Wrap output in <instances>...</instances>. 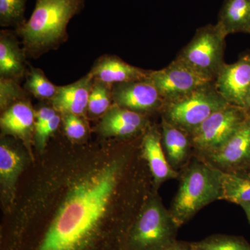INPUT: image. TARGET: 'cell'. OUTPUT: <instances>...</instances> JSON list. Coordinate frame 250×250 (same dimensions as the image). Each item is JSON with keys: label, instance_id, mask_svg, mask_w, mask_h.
Returning <instances> with one entry per match:
<instances>
[{"label": "cell", "instance_id": "obj_22", "mask_svg": "<svg viewBox=\"0 0 250 250\" xmlns=\"http://www.w3.org/2000/svg\"><path fill=\"white\" fill-rule=\"evenodd\" d=\"M27 0H0V25L17 28L25 22Z\"/></svg>", "mask_w": 250, "mask_h": 250}, {"label": "cell", "instance_id": "obj_15", "mask_svg": "<svg viewBox=\"0 0 250 250\" xmlns=\"http://www.w3.org/2000/svg\"><path fill=\"white\" fill-rule=\"evenodd\" d=\"M25 52L20 47L11 31L3 30L0 34V77L18 81L25 71Z\"/></svg>", "mask_w": 250, "mask_h": 250}, {"label": "cell", "instance_id": "obj_13", "mask_svg": "<svg viewBox=\"0 0 250 250\" xmlns=\"http://www.w3.org/2000/svg\"><path fill=\"white\" fill-rule=\"evenodd\" d=\"M93 83L94 79L88 73L72 84L59 86L54 98L51 99L54 109L63 115H82L88 108Z\"/></svg>", "mask_w": 250, "mask_h": 250}, {"label": "cell", "instance_id": "obj_24", "mask_svg": "<svg viewBox=\"0 0 250 250\" xmlns=\"http://www.w3.org/2000/svg\"><path fill=\"white\" fill-rule=\"evenodd\" d=\"M111 85L98 80H94L88 100V109L95 116L106 113L111 106Z\"/></svg>", "mask_w": 250, "mask_h": 250}, {"label": "cell", "instance_id": "obj_18", "mask_svg": "<svg viewBox=\"0 0 250 250\" xmlns=\"http://www.w3.org/2000/svg\"><path fill=\"white\" fill-rule=\"evenodd\" d=\"M35 118L36 114L30 104L21 100L4 112L0 124L4 132L26 139L33 126H35Z\"/></svg>", "mask_w": 250, "mask_h": 250}, {"label": "cell", "instance_id": "obj_25", "mask_svg": "<svg viewBox=\"0 0 250 250\" xmlns=\"http://www.w3.org/2000/svg\"><path fill=\"white\" fill-rule=\"evenodd\" d=\"M21 166L19 155L9 146H0V175L1 179L9 181L18 173Z\"/></svg>", "mask_w": 250, "mask_h": 250}, {"label": "cell", "instance_id": "obj_29", "mask_svg": "<svg viewBox=\"0 0 250 250\" xmlns=\"http://www.w3.org/2000/svg\"><path fill=\"white\" fill-rule=\"evenodd\" d=\"M154 250H191V247L190 243L175 240L166 246Z\"/></svg>", "mask_w": 250, "mask_h": 250}, {"label": "cell", "instance_id": "obj_5", "mask_svg": "<svg viewBox=\"0 0 250 250\" xmlns=\"http://www.w3.org/2000/svg\"><path fill=\"white\" fill-rule=\"evenodd\" d=\"M226 37L217 24L199 28L176 59L203 76L215 80L225 63L224 52Z\"/></svg>", "mask_w": 250, "mask_h": 250}, {"label": "cell", "instance_id": "obj_12", "mask_svg": "<svg viewBox=\"0 0 250 250\" xmlns=\"http://www.w3.org/2000/svg\"><path fill=\"white\" fill-rule=\"evenodd\" d=\"M151 70L130 65L116 56H104L98 59L89 73L94 80L110 85L149 78Z\"/></svg>", "mask_w": 250, "mask_h": 250}, {"label": "cell", "instance_id": "obj_23", "mask_svg": "<svg viewBox=\"0 0 250 250\" xmlns=\"http://www.w3.org/2000/svg\"><path fill=\"white\" fill-rule=\"evenodd\" d=\"M24 88L36 98L42 100L53 98L58 87L46 77L42 70L32 68L28 75Z\"/></svg>", "mask_w": 250, "mask_h": 250}, {"label": "cell", "instance_id": "obj_14", "mask_svg": "<svg viewBox=\"0 0 250 250\" xmlns=\"http://www.w3.org/2000/svg\"><path fill=\"white\" fill-rule=\"evenodd\" d=\"M146 123L141 113L115 104L105 113L99 129L104 136L129 137L142 131Z\"/></svg>", "mask_w": 250, "mask_h": 250}, {"label": "cell", "instance_id": "obj_4", "mask_svg": "<svg viewBox=\"0 0 250 250\" xmlns=\"http://www.w3.org/2000/svg\"><path fill=\"white\" fill-rule=\"evenodd\" d=\"M214 82L174 101L166 103L163 118L190 134L215 112L228 106Z\"/></svg>", "mask_w": 250, "mask_h": 250}, {"label": "cell", "instance_id": "obj_6", "mask_svg": "<svg viewBox=\"0 0 250 250\" xmlns=\"http://www.w3.org/2000/svg\"><path fill=\"white\" fill-rule=\"evenodd\" d=\"M179 228L160 202L148 204L128 236L129 250H154L175 241Z\"/></svg>", "mask_w": 250, "mask_h": 250}, {"label": "cell", "instance_id": "obj_9", "mask_svg": "<svg viewBox=\"0 0 250 250\" xmlns=\"http://www.w3.org/2000/svg\"><path fill=\"white\" fill-rule=\"evenodd\" d=\"M111 97L117 106L141 114L163 110L166 104L149 77L112 85Z\"/></svg>", "mask_w": 250, "mask_h": 250}, {"label": "cell", "instance_id": "obj_26", "mask_svg": "<svg viewBox=\"0 0 250 250\" xmlns=\"http://www.w3.org/2000/svg\"><path fill=\"white\" fill-rule=\"evenodd\" d=\"M25 92L18 84V81L0 77V104L1 108H9L24 98Z\"/></svg>", "mask_w": 250, "mask_h": 250}, {"label": "cell", "instance_id": "obj_2", "mask_svg": "<svg viewBox=\"0 0 250 250\" xmlns=\"http://www.w3.org/2000/svg\"><path fill=\"white\" fill-rule=\"evenodd\" d=\"M85 2V0H36L29 19L16 28L22 39L26 55L37 59L65 42L67 25L82 12Z\"/></svg>", "mask_w": 250, "mask_h": 250}, {"label": "cell", "instance_id": "obj_21", "mask_svg": "<svg viewBox=\"0 0 250 250\" xmlns=\"http://www.w3.org/2000/svg\"><path fill=\"white\" fill-rule=\"evenodd\" d=\"M192 250H250L244 238L231 235L215 234L202 241L190 243Z\"/></svg>", "mask_w": 250, "mask_h": 250}, {"label": "cell", "instance_id": "obj_27", "mask_svg": "<svg viewBox=\"0 0 250 250\" xmlns=\"http://www.w3.org/2000/svg\"><path fill=\"white\" fill-rule=\"evenodd\" d=\"M74 114H64V127L70 139L80 140L86 134V127L83 122Z\"/></svg>", "mask_w": 250, "mask_h": 250}, {"label": "cell", "instance_id": "obj_16", "mask_svg": "<svg viewBox=\"0 0 250 250\" xmlns=\"http://www.w3.org/2000/svg\"><path fill=\"white\" fill-rule=\"evenodd\" d=\"M162 136L155 129L148 131L143 141V155L157 184L177 177V173L166 159L161 144Z\"/></svg>", "mask_w": 250, "mask_h": 250}, {"label": "cell", "instance_id": "obj_28", "mask_svg": "<svg viewBox=\"0 0 250 250\" xmlns=\"http://www.w3.org/2000/svg\"><path fill=\"white\" fill-rule=\"evenodd\" d=\"M61 123V118L56 114L49 121L42 126L35 127V140L37 146L42 149L45 147L46 143L49 136L58 129Z\"/></svg>", "mask_w": 250, "mask_h": 250}, {"label": "cell", "instance_id": "obj_8", "mask_svg": "<svg viewBox=\"0 0 250 250\" xmlns=\"http://www.w3.org/2000/svg\"><path fill=\"white\" fill-rule=\"evenodd\" d=\"M149 79L166 103L182 98L215 81L203 76L177 59L161 70H151Z\"/></svg>", "mask_w": 250, "mask_h": 250}, {"label": "cell", "instance_id": "obj_31", "mask_svg": "<svg viewBox=\"0 0 250 250\" xmlns=\"http://www.w3.org/2000/svg\"><path fill=\"white\" fill-rule=\"evenodd\" d=\"M245 110H246L248 118H250V93L248 100H247L246 107L245 108Z\"/></svg>", "mask_w": 250, "mask_h": 250}, {"label": "cell", "instance_id": "obj_20", "mask_svg": "<svg viewBox=\"0 0 250 250\" xmlns=\"http://www.w3.org/2000/svg\"><path fill=\"white\" fill-rule=\"evenodd\" d=\"M220 200L241 204L250 202V176L220 171Z\"/></svg>", "mask_w": 250, "mask_h": 250}, {"label": "cell", "instance_id": "obj_3", "mask_svg": "<svg viewBox=\"0 0 250 250\" xmlns=\"http://www.w3.org/2000/svg\"><path fill=\"white\" fill-rule=\"evenodd\" d=\"M220 196V170L195 161L182 177L170 210L171 216L179 228Z\"/></svg>", "mask_w": 250, "mask_h": 250}, {"label": "cell", "instance_id": "obj_30", "mask_svg": "<svg viewBox=\"0 0 250 250\" xmlns=\"http://www.w3.org/2000/svg\"><path fill=\"white\" fill-rule=\"evenodd\" d=\"M240 206H241L242 208L244 210L245 213H246L247 215V218H248L250 223V202L241 204Z\"/></svg>", "mask_w": 250, "mask_h": 250}, {"label": "cell", "instance_id": "obj_17", "mask_svg": "<svg viewBox=\"0 0 250 250\" xmlns=\"http://www.w3.org/2000/svg\"><path fill=\"white\" fill-rule=\"evenodd\" d=\"M216 24L227 36L235 33L250 34V0H225Z\"/></svg>", "mask_w": 250, "mask_h": 250}, {"label": "cell", "instance_id": "obj_10", "mask_svg": "<svg viewBox=\"0 0 250 250\" xmlns=\"http://www.w3.org/2000/svg\"><path fill=\"white\" fill-rule=\"evenodd\" d=\"M215 88L229 104L246 108L250 93V53L224 64L214 81Z\"/></svg>", "mask_w": 250, "mask_h": 250}, {"label": "cell", "instance_id": "obj_7", "mask_svg": "<svg viewBox=\"0 0 250 250\" xmlns=\"http://www.w3.org/2000/svg\"><path fill=\"white\" fill-rule=\"evenodd\" d=\"M244 108L229 104L215 112L189 134L191 143L202 152H214L226 143L248 118Z\"/></svg>", "mask_w": 250, "mask_h": 250}, {"label": "cell", "instance_id": "obj_19", "mask_svg": "<svg viewBox=\"0 0 250 250\" xmlns=\"http://www.w3.org/2000/svg\"><path fill=\"white\" fill-rule=\"evenodd\" d=\"M161 126L163 144L167 153V160L172 167H178L184 164L188 154L191 143L190 136L164 118Z\"/></svg>", "mask_w": 250, "mask_h": 250}, {"label": "cell", "instance_id": "obj_11", "mask_svg": "<svg viewBox=\"0 0 250 250\" xmlns=\"http://www.w3.org/2000/svg\"><path fill=\"white\" fill-rule=\"evenodd\" d=\"M210 161L223 167L243 165L250 161V118L220 148L207 154Z\"/></svg>", "mask_w": 250, "mask_h": 250}, {"label": "cell", "instance_id": "obj_1", "mask_svg": "<svg viewBox=\"0 0 250 250\" xmlns=\"http://www.w3.org/2000/svg\"><path fill=\"white\" fill-rule=\"evenodd\" d=\"M121 166H104L75 185L37 250H88L98 235L114 193Z\"/></svg>", "mask_w": 250, "mask_h": 250}, {"label": "cell", "instance_id": "obj_32", "mask_svg": "<svg viewBox=\"0 0 250 250\" xmlns=\"http://www.w3.org/2000/svg\"></svg>", "mask_w": 250, "mask_h": 250}]
</instances>
